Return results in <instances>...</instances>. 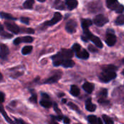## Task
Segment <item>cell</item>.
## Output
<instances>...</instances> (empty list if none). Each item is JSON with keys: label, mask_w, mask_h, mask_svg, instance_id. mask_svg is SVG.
<instances>
[{"label": "cell", "mask_w": 124, "mask_h": 124, "mask_svg": "<svg viewBox=\"0 0 124 124\" xmlns=\"http://www.w3.org/2000/svg\"><path fill=\"white\" fill-rule=\"evenodd\" d=\"M81 39L85 41H87L89 40L92 41L97 47L99 48H102L103 46V44H102V41L96 36L93 35L89 30V28L87 29H85L84 30V35L81 36Z\"/></svg>", "instance_id": "obj_1"}, {"label": "cell", "mask_w": 124, "mask_h": 124, "mask_svg": "<svg viewBox=\"0 0 124 124\" xmlns=\"http://www.w3.org/2000/svg\"><path fill=\"white\" fill-rule=\"evenodd\" d=\"M106 4L109 9L114 10L118 13H122L124 10V7L118 3V0H106Z\"/></svg>", "instance_id": "obj_2"}, {"label": "cell", "mask_w": 124, "mask_h": 124, "mask_svg": "<svg viewBox=\"0 0 124 124\" xmlns=\"http://www.w3.org/2000/svg\"><path fill=\"white\" fill-rule=\"evenodd\" d=\"M116 73L115 71H108V70H102V72L100 74V79L101 81L108 83L116 77Z\"/></svg>", "instance_id": "obj_3"}, {"label": "cell", "mask_w": 124, "mask_h": 124, "mask_svg": "<svg viewBox=\"0 0 124 124\" xmlns=\"http://www.w3.org/2000/svg\"><path fill=\"white\" fill-rule=\"evenodd\" d=\"M108 22V18L107 17H105V15H101V14L96 15L94 18V23L99 27L103 26Z\"/></svg>", "instance_id": "obj_4"}, {"label": "cell", "mask_w": 124, "mask_h": 124, "mask_svg": "<svg viewBox=\"0 0 124 124\" xmlns=\"http://www.w3.org/2000/svg\"><path fill=\"white\" fill-rule=\"evenodd\" d=\"M73 52L74 51L71 49H62L57 54L62 59H68V58H71L73 57V54H74Z\"/></svg>", "instance_id": "obj_5"}, {"label": "cell", "mask_w": 124, "mask_h": 124, "mask_svg": "<svg viewBox=\"0 0 124 124\" xmlns=\"http://www.w3.org/2000/svg\"><path fill=\"white\" fill-rule=\"evenodd\" d=\"M62 15H61L60 13H59V12H55V13H54V17H53V18H52V20H50L49 21L46 22L44 25L45 26H52V25H53L57 23L59 21H60L61 19H62Z\"/></svg>", "instance_id": "obj_6"}, {"label": "cell", "mask_w": 124, "mask_h": 124, "mask_svg": "<svg viewBox=\"0 0 124 124\" xmlns=\"http://www.w3.org/2000/svg\"><path fill=\"white\" fill-rule=\"evenodd\" d=\"M77 28V23L74 20H69L65 25V30L70 33H73L76 31Z\"/></svg>", "instance_id": "obj_7"}, {"label": "cell", "mask_w": 124, "mask_h": 124, "mask_svg": "<svg viewBox=\"0 0 124 124\" xmlns=\"http://www.w3.org/2000/svg\"><path fill=\"white\" fill-rule=\"evenodd\" d=\"M6 28L7 30H9V31L12 32L15 34H17L20 32V28L14 23L12 22H5L4 23Z\"/></svg>", "instance_id": "obj_8"}, {"label": "cell", "mask_w": 124, "mask_h": 124, "mask_svg": "<svg viewBox=\"0 0 124 124\" xmlns=\"http://www.w3.org/2000/svg\"><path fill=\"white\" fill-rule=\"evenodd\" d=\"M105 42L110 46L115 45V44L116 43V36L112 33H107L105 37Z\"/></svg>", "instance_id": "obj_9"}, {"label": "cell", "mask_w": 124, "mask_h": 124, "mask_svg": "<svg viewBox=\"0 0 124 124\" xmlns=\"http://www.w3.org/2000/svg\"><path fill=\"white\" fill-rule=\"evenodd\" d=\"M76 56H77L78 58H80V59H84V60H86V59H88L89 57V54L88 52H87L86 49H82V48H81L79 51L76 52Z\"/></svg>", "instance_id": "obj_10"}, {"label": "cell", "mask_w": 124, "mask_h": 124, "mask_svg": "<svg viewBox=\"0 0 124 124\" xmlns=\"http://www.w3.org/2000/svg\"><path fill=\"white\" fill-rule=\"evenodd\" d=\"M61 71H58L57 73L53 75L52 76L49 77L47 80L45 81V83L46 84H54L55 82H57L61 77Z\"/></svg>", "instance_id": "obj_11"}, {"label": "cell", "mask_w": 124, "mask_h": 124, "mask_svg": "<svg viewBox=\"0 0 124 124\" xmlns=\"http://www.w3.org/2000/svg\"><path fill=\"white\" fill-rule=\"evenodd\" d=\"M9 54V49H8V47L1 44V47H0V56H1V58L4 60L7 58V55Z\"/></svg>", "instance_id": "obj_12"}, {"label": "cell", "mask_w": 124, "mask_h": 124, "mask_svg": "<svg viewBox=\"0 0 124 124\" xmlns=\"http://www.w3.org/2000/svg\"><path fill=\"white\" fill-rule=\"evenodd\" d=\"M82 88L84 89V90L86 92H87V93H89V94H91V93L93 92L94 86V85H93L92 84H91V83H89V82H85V83L83 84Z\"/></svg>", "instance_id": "obj_13"}, {"label": "cell", "mask_w": 124, "mask_h": 124, "mask_svg": "<svg viewBox=\"0 0 124 124\" xmlns=\"http://www.w3.org/2000/svg\"><path fill=\"white\" fill-rule=\"evenodd\" d=\"M65 4L68 6L69 9L73 10L78 6V1L77 0H65Z\"/></svg>", "instance_id": "obj_14"}, {"label": "cell", "mask_w": 124, "mask_h": 124, "mask_svg": "<svg viewBox=\"0 0 124 124\" xmlns=\"http://www.w3.org/2000/svg\"><path fill=\"white\" fill-rule=\"evenodd\" d=\"M74 65H75V62L72 60H70V58L64 59L62 62V65L64 68H72L74 66Z\"/></svg>", "instance_id": "obj_15"}, {"label": "cell", "mask_w": 124, "mask_h": 124, "mask_svg": "<svg viewBox=\"0 0 124 124\" xmlns=\"http://www.w3.org/2000/svg\"><path fill=\"white\" fill-rule=\"evenodd\" d=\"M86 109L90 112H93L96 110V105L92 103L91 99H88L86 102Z\"/></svg>", "instance_id": "obj_16"}, {"label": "cell", "mask_w": 124, "mask_h": 124, "mask_svg": "<svg viewBox=\"0 0 124 124\" xmlns=\"http://www.w3.org/2000/svg\"><path fill=\"white\" fill-rule=\"evenodd\" d=\"M40 104L41 106L46 108H49L52 105V103L49 101V99H46V98H42V100L40 101Z\"/></svg>", "instance_id": "obj_17"}, {"label": "cell", "mask_w": 124, "mask_h": 124, "mask_svg": "<svg viewBox=\"0 0 124 124\" xmlns=\"http://www.w3.org/2000/svg\"><path fill=\"white\" fill-rule=\"evenodd\" d=\"M70 94H71L73 96H74V97H78V96L79 95V94H80V89H79V88H78L77 86L73 85V86H71V87H70Z\"/></svg>", "instance_id": "obj_18"}, {"label": "cell", "mask_w": 124, "mask_h": 124, "mask_svg": "<svg viewBox=\"0 0 124 124\" xmlns=\"http://www.w3.org/2000/svg\"><path fill=\"white\" fill-rule=\"evenodd\" d=\"M92 22L89 19H84V20H82L81 21V25L84 30L89 28V27L92 25Z\"/></svg>", "instance_id": "obj_19"}, {"label": "cell", "mask_w": 124, "mask_h": 124, "mask_svg": "<svg viewBox=\"0 0 124 124\" xmlns=\"http://www.w3.org/2000/svg\"><path fill=\"white\" fill-rule=\"evenodd\" d=\"M32 49H33L32 46H25L22 49V54H25V55L28 54L29 53H31L32 52Z\"/></svg>", "instance_id": "obj_20"}, {"label": "cell", "mask_w": 124, "mask_h": 124, "mask_svg": "<svg viewBox=\"0 0 124 124\" xmlns=\"http://www.w3.org/2000/svg\"><path fill=\"white\" fill-rule=\"evenodd\" d=\"M33 4H34V0H26L23 4V7L25 9H31L33 7Z\"/></svg>", "instance_id": "obj_21"}, {"label": "cell", "mask_w": 124, "mask_h": 124, "mask_svg": "<svg viewBox=\"0 0 124 124\" xmlns=\"http://www.w3.org/2000/svg\"><path fill=\"white\" fill-rule=\"evenodd\" d=\"M88 121L90 123V124H99L98 123V119L95 116H89L88 118Z\"/></svg>", "instance_id": "obj_22"}, {"label": "cell", "mask_w": 124, "mask_h": 124, "mask_svg": "<svg viewBox=\"0 0 124 124\" xmlns=\"http://www.w3.org/2000/svg\"><path fill=\"white\" fill-rule=\"evenodd\" d=\"M116 70H117V68L113 65H106L104 66L102 68V70H108V71H115Z\"/></svg>", "instance_id": "obj_23"}, {"label": "cell", "mask_w": 124, "mask_h": 124, "mask_svg": "<svg viewBox=\"0 0 124 124\" xmlns=\"http://www.w3.org/2000/svg\"><path fill=\"white\" fill-rule=\"evenodd\" d=\"M116 23L117 25H124V15H119L116 20Z\"/></svg>", "instance_id": "obj_24"}, {"label": "cell", "mask_w": 124, "mask_h": 124, "mask_svg": "<svg viewBox=\"0 0 124 124\" xmlns=\"http://www.w3.org/2000/svg\"><path fill=\"white\" fill-rule=\"evenodd\" d=\"M1 16L2 18H5L7 20H16L15 17H12V15H10L8 13H4V12H1Z\"/></svg>", "instance_id": "obj_25"}, {"label": "cell", "mask_w": 124, "mask_h": 124, "mask_svg": "<svg viewBox=\"0 0 124 124\" xmlns=\"http://www.w3.org/2000/svg\"><path fill=\"white\" fill-rule=\"evenodd\" d=\"M102 118H103V121H104L105 124H113V123H114V121H113L109 116H106V115H103V116H102Z\"/></svg>", "instance_id": "obj_26"}, {"label": "cell", "mask_w": 124, "mask_h": 124, "mask_svg": "<svg viewBox=\"0 0 124 124\" xmlns=\"http://www.w3.org/2000/svg\"><path fill=\"white\" fill-rule=\"evenodd\" d=\"M1 114L4 116V118L7 120V121L8 122V123H9V124H12L13 123V121L11 120V119H9V118L7 116V115L6 114V113H5V111L4 110V109H3V107L1 106Z\"/></svg>", "instance_id": "obj_27"}, {"label": "cell", "mask_w": 124, "mask_h": 124, "mask_svg": "<svg viewBox=\"0 0 124 124\" xmlns=\"http://www.w3.org/2000/svg\"><path fill=\"white\" fill-rule=\"evenodd\" d=\"M98 95L101 98H106L107 97V95H108V90L106 89H102L101 90V92L98 94Z\"/></svg>", "instance_id": "obj_28"}, {"label": "cell", "mask_w": 124, "mask_h": 124, "mask_svg": "<svg viewBox=\"0 0 124 124\" xmlns=\"http://www.w3.org/2000/svg\"><path fill=\"white\" fill-rule=\"evenodd\" d=\"M33 39L29 36H24L22 38V41L23 42H25V43H31L33 41Z\"/></svg>", "instance_id": "obj_29"}, {"label": "cell", "mask_w": 124, "mask_h": 124, "mask_svg": "<svg viewBox=\"0 0 124 124\" xmlns=\"http://www.w3.org/2000/svg\"><path fill=\"white\" fill-rule=\"evenodd\" d=\"M1 37H3V38H7V39H10L11 37H12V34H9V33H8L7 32H4V31H1Z\"/></svg>", "instance_id": "obj_30"}, {"label": "cell", "mask_w": 124, "mask_h": 124, "mask_svg": "<svg viewBox=\"0 0 124 124\" xmlns=\"http://www.w3.org/2000/svg\"><path fill=\"white\" fill-rule=\"evenodd\" d=\"M72 49H73V50L75 52H76L79 51V50L81 49V46L78 44H73Z\"/></svg>", "instance_id": "obj_31"}, {"label": "cell", "mask_w": 124, "mask_h": 124, "mask_svg": "<svg viewBox=\"0 0 124 124\" xmlns=\"http://www.w3.org/2000/svg\"><path fill=\"white\" fill-rule=\"evenodd\" d=\"M29 101L33 102V103H36V101H37V96H36V94H32V96L29 99Z\"/></svg>", "instance_id": "obj_32"}, {"label": "cell", "mask_w": 124, "mask_h": 124, "mask_svg": "<svg viewBox=\"0 0 124 124\" xmlns=\"http://www.w3.org/2000/svg\"><path fill=\"white\" fill-rule=\"evenodd\" d=\"M20 21L22 23H25V24H27V25L29 24V19L28 17H21L20 18Z\"/></svg>", "instance_id": "obj_33"}, {"label": "cell", "mask_w": 124, "mask_h": 124, "mask_svg": "<svg viewBox=\"0 0 124 124\" xmlns=\"http://www.w3.org/2000/svg\"><path fill=\"white\" fill-rule=\"evenodd\" d=\"M68 105L70 107V108H72V109H73V110H77V111H78V112H79V110H78V107H77L76 105H74L73 103H72V102H70V103L68 104Z\"/></svg>", "instance_id": "obj_34"}, {"label": "cell", "mask_w": 124, "mask_h": 124, "mask_svg": "<svg viewBox=\"0 0 124 124\" xmlns=\"http://www.w3.org/2000/svg\"><path fill=\"white\" fill-rule=\"evenodd\" d=\"M22 38H17L14 40V44L15 45H17L19 44H20L22 42Z\"/></svg>", "instance_id": "obj_35"}, {"label": "cell", "mask_w": 124, "mask_h": 124, "mask_svg": "<svg viewBox=\"0 0 124 124\" xmlns=\"http://www.w3.org/2000/svg\"><path fill=\"white\" fill-rule=\"evenodd\" d=\"M89 49L91 51V52H97V49H96L94 46H93L92 45H89Z\"/></svg>", "instance_id": "obj_36"}, {"label": "cell", "mask_w": 124, "mask_h": 124, "mask_svg": "<svg viewBox=\"0 0 124 124\" xmlns=\"http://www.w3.org/2000/svg\"><path fill=\"white\" fill-rule=\"evenodd\" d=\"M54 110L57 112V113L60 114L61 111H60V109L58 108V107H57V104H56V103H54Z\"/></svg>", "instance_id": "obj_37"}, {"label": "cell", "mask_w": 124, "mask_h": 124, "mask_svg": "<svg viewBox=\"0 0 124 124\" xmlns=\"http://www.w3.org/2000/svg\"><path fill=\"white\" fill-rule=\"evenodd\" d=\"M25 32H26V33H31V34H33V33H34V31H33V29H32V28H26V29H25Z\"/></svg>", "instance_id": "obj_38"}, {"label": "cell", "mask_w": 124, "mask_h": 124, "mask_svg": "<svg viewBox=\"0 0 124 124\" xmlns=\"http://www.w3.org/2000/svg\"><path fill=\"white\" fill-rule=\"evenodd\" d=\"M52 118H55V119H57V120H58V121H61L62 118H63V117L62 116H52Z\"/></svg>", "instance_id": "obj_39"}, {"label": "cell", "mask_w": 124, "mask_h": 124, "mask_svg": "<svg viewBox=\"0 0 124 124\" xmlns=\"http://www.w3.org/2000/svg\"><path fill=\"white\" fill-rule=\"evenodd\" d=\"M70 122V119L69 118H64V123L65 124H69Z\"/></svg>", "instance_id": "obj_40"}, {"label": "cell", "mask_w": 124, "mask_h": 124, "mask_svg": "<svg viewBox=\"0 0 124 124\" xmlns=\"http://www.w3.org/2000/svg\"><path fill=\"white\" fill-rule=\"evenodd\" d=\"M1 102L4 101V94L3 92H1Z\"/></svg>", "instance_id": "obj_41"}, {"label": "cell", "mask_w": 124, "mask_h": 124, "mask_svg": "<svg viewBox=\"0 0 124 124\" xmlns=\"http://www.w3.org/2000/svg\"><path fill=\"white\" fill-rule=\"evenodd\" d=\"M15 122L16 123H21V124H23L24 122L23 121H21V120H15Z\"/></svg>", "instance_id": "obj_42"}, {"label": "cell", "mask_w": 124, "mask_h": 124, "mask_svg": "<svg viewBox=\"0 0 124 124\" xmlns=\"http://www.w3.org/2000/svg\"><path fill=\"white\" fill-rule=\"evenodd\" d=\"M39 1H40V2H44V1H45L46 0H38Z\"/></svg>", "instance_id": "obj_43"}, {"label": "cell", "mask_w": 124, "mask_h": 124, "mask_svg": "<svg viewBox=\"0 0 124 124\" xmlns=\"http://www.w3.org/2000/svg\"><path fill=\"white\" fill-rule=\"evenodd\" d=\"M66 102V100H62V103H65Z\"/></svg>", "instance_id": "obj_44"}, {"label": "cell", "mask_w": 124, "mask_h": 124, "mask_svg": "<svg viewBox=\"0 0 124 124\" xmlns=\"http://www.w3.org/2000/svg\"><path fill=\"white\" fill-rule=\"evenodd\" d=\"M122 74L124 76V70H123V72H122Z\"/></svg>", "instance_id": "obj_45"}, {"label": "cell", "mask_w": 124, "mask_h": 124, "mask_svg": "<svg viewBox=\"0 0 124 124\" xmlns=\"http://www.w3.org/2000/svg\"><path fill=\"white\" fill-rule=\"evenodd\" d=\"M122 62H123V63L124 64V59H123V60H122Z\"/></svg>", "instance_id": "obj_46"}]
</instances>
